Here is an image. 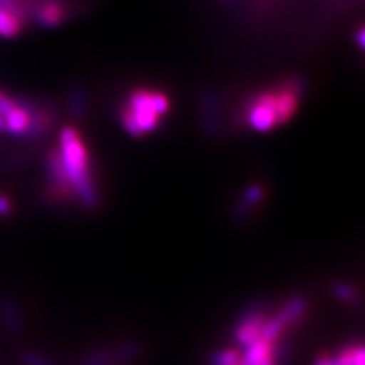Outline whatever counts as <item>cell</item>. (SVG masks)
<instances>
[{"mask_svg": "<svg viewBox=\"0 0 365 365\" xmlns=\"http://www.w3.org/2000/svg\"><path fill=\"white\" fill-rule=\"evenodd\" d=\"M111 359V349L98 347L88 351L87 355L79 361L78 365H110Z\"/></svg>", "mask_w": 365, "mask_h": 365, "instance_id": "cell-17", "label": "cell"}, {"mask_svg": "<svg viewBox=\"0 0 365 365\" xmlns=\"http://www.w3.org/2000/svg\"><path fill=\"white\" fill-rule=\"evenodd\" d=\"M170 110L168 95L160 90L135 88L127 104L120 110V120L125 131L134 137L153 133L158 128L160 120Z\"/></svg>", "mask_w": 365, "mask_h": 365, "instance_id": "cell-2", "label": "cell"}, {"mask_svg": "<svg viewBox=\"0 0 365 365\" xmlns=\"http://www.w3.org/2000/svg\"><path fill=\"white\" fill-rule=\"evenodd\" d=\"M17 106L16 98L5 93L4 90H0V118H5L8 113L13 111Z\"/></svg>", "mask_w": 365, "mask_h": 365, "instance_id": "cell-19", "label": "cell"}, {"mask_svg": "<svg viewBox=\"0 0 365 365\" xmlns=\"http://www.w3.org/2000/svg\"><path fill=\"white\" fill-rule=\"evenodd\" d=\"M265 197V190L260 185H250L244 193L241 200L237 201L236 207L233 210V218L237 221H244L248 220L251 215H253V210L256 205L264 200Z\"/></svg>", "mask_w": 365, "mask_h": 365, "instance_id": "cell-9", "label": "cell"}, {"mask_svg": "<svg viewBox=\"0 0 365 365\" xmlns=\"http://www.w3.org/2000/svg\"><path fill=\"white\" fill-rule=\"evenodd\" d=\"M314 365H334V356L329 355V353H323L315 359Z\"/></svg>", "mask_w": 365, "mask_h": 365, "instance_id": "cell-21", "label": "cell"}, {"mask_svg": "<svg viewBox=\"0 0 365 365\" xmlns=\"http://www.w3.org/2000/svg\"><path fill=\"white\" fill-rule=\"evenodd\" d=\"M330 292L335 297L336 300L344 302V303H351L356 300V289L351 287L347 282H335L330 284Z\"/></svg>", "mask_w": 365, "mask_h": 365, "instance_id": "cell-16", "label": "cell"}, {"mask_svg": "<svg viewBox=\"0 0 365 365\" xmlns=\"http://www.w3.org/2000/svg\"><path fill=\"white\" fill-rule=\"evenodd\" d=\"M241 362V353L236 349H222L213 351L209 356V365H237Z\"/></svg>", "mask_w": 365, "mask_h": 365, "instance_id": "cell-15", "label": "cell"}, {"mask_svg": "<svg viewBox=\"0 0 365 365\" xmlns=\"http://www.w3.org/2000/svg\"><path fill=\"white\" fill-rule=\"evenodd\" d=\"M245 119L248 127L256 133H269L280 125L277 111L276 88L260 91L247 104Z\"/></svg>", "mask_w": 365, "mask_h": 365, "instance_id": "cell-3", "label": "cell"}, {"mask_svg": "<svg viewBox=\"0 0 365 365\" xmlns=\"http://www.w3.org/2000/svg\"><path fill=\"white\" fill-rule=\"evenodd\" d=\"M5 131V122H4V118H0V133Z\"/></svg>", "mask_w": 365, "mask_h": 365, "instance_id": "cell-23", "label": "cell"}, {"mask_svg": "<svg viewBox=\"0 0 365 365\" xmlns=\"http://www.w3.org/2000/svg\"><path fill=\"white\" fill-rule=\"evenodd\" d=\"M267 312L264 304H256L251 306L242 314V317L237 319L235 326L233 338L237 346L247 347L251 342H255L262 332V327H264L267 322Z\"/></svg>", "mask_w": 365, "mask_h": 365, "instance_id": "cell-4", "label": "cell"}, {"mask_svg": "<svg viewBox=\"0 0 365 365\" xmlns=\"http://www.w3.org/2000/svg\"><path fill=\"white\" fill-rule=\"evenodd\" d=\"M67 110L72 118L79 119L86 113V95L83 90L73 88L67 98Z\"/></svg>", "mask_w": 365, "mask_h": 365, "instance_id": "cell-14", "label": "cell"}, {"mask_svg": "<svg viewBox=\"0 0 365 365\" xmlns=\"http://www.w3.org/2000/svg\"><path fill=\"white\" fill-rule=\"evenodd\" d=\"M358 41H359V48L364 49V46H365V41H364V29H359V32H358Z\"/></svg>", "mask_w": 365, "mask_h": 365, "instance_id": "cell-22", "label": "cell"}, {"mask_svg": "<svg viewBox=\"0 0 365 365\" xmlns=\"http://www.w3.org/2000/svg\"><path fill=\"white\" fill-rule=\"evenodd\" d=\"M44 170L48 182L51 186V193L61 201H71L75 198L71 181L64 170L58 150H51L44 158Z\"/></svg>", "mask_w": 365, "mask_h": 365, "instance_id": "cell-5", "label": "cell"}, {"mask_svg": "<svg viewBox=\"0 0 365 365\" xmlns=\"http://www.w3.org/2000/svg\"><path fill=\"white\" fill-rule=\"evenodd\" d=\"M142 353L140 342L137 341H125L120 346L111 350L110 365H127L133 362Z\"/></svg>", "mask_w": 365, "mask_h": 365, "instance_id": "cell-12", "label": "cell"}, {"mask_svg": "<svg viewBox=\"0 0 365 365\" xmlns=\"http://www.w3.org/2000/svg\"><path fill=\"white\" fill-rule=\"evenodd\" d=\"M20 359L25 365H56L48 356H44L41 353L34 350H23L20 353Z\"/></svg>", "mask_w": 365, "mask_h": 365, "instance_id": "cell-18", "label": "cell"}, {"mask_svg": "<svg viewBox=\"0 0 365 365\" xmlns=\"http://www.w3.org/2000/svg\"><path fill=\"white\" fill-rule=\"evenodd\" d=\"M16 102H17L16 108L11 113H8L4 118V122H5L4 133L21 137L23 139V135H25V133L28 131L29 123H31V111L25 104V101H23V98L16 99Z\"/></svg>", "mask_w": 365, "mask_h": 365, "instance_id": "cell-8", "label": "cell"}, {"mask_svg": "<svg viewBox=\"0 0 365 365\" xmlns=\"http://www.w3.org/2000/svg\"><path fill=\"white\" fill-rule=\"evenodd\" d=\"M307 306H309V302H307L304 295L302 294L292 295L291 299H288L282 304L280 311L276 314V317L284 324V327L288 329V326L300 322V319L306 315Z\"/></svg>", "mask_w": 365, "mask_h": 365, "instance_id": "cell-10", "label": "cell"}, {"mask_svg": "<svg viewBox=\"0 0 365 365\" xmlns=\"http://www.w3.org/2000/svg\"><path fill=\"white\" fill-rule=\"evenodd\" d=\"M364 347L349 346L334 356V365H365Z\"/></svg>", "mask_w": 365, "mask_h": 365, "instance_id": "cell-13", "label": "cell"}, {"mask_svg": "<svg viewBox=\"0 0 365 365\" xmlns=\"http://www.w3.org/2000/svg\"><path fill=\"white\" fill-rule=\"evenodd\" d=\"M28 17L41 28L60 26L66 20L68 9L61 0H26Z\"/></svg>", "mask_w": 365, "mask_h": 365, "instance_id": "cell-6", "label": "cell"}, {"mask_svg": "<svg viewBox=\"0 0 365 365\" xmlns=\"http://www.w3.org/2000/svg\"><path fill=\"white\" fill-rule=\"evenodd\" d=\"M237 365H242V364H241V362H239V364H237Z\"/></svg>", "mask_w": 365, "mask_h": 365, "instance_id": "cell-24", "label": "cell"}, {"mask_svg": "<svg viewBox=\"0 0 365 365\" xmlns=\"http://www.w3.org/2000/svg\"><path fill=\"white\" fill-rule=\"evenodd\" d=\"M11 213H13V202H11L8 197L0 193V216L6 218V216H9Z\"/></svg>", "mask_w": 365, "mask_h": 365, "instance_id": "cell-20", "label": "cell"}, {"mask_svg": "<svg viewBox=\"0 0 365 365\" xmlns=\"http://www.w3.org/2000/svg\"><path fill=\"white\" fill-rule=\"evenodd\" d=\"M66 174L71 181L75 197L86 209H96L99 204L98 190L91 173L87 148L81 134L75 127H63L58 137V148Z\"/></svg>", "mask_w": 365, "mask_h": 365, "instance_id": "cell-1", "label": "cell"}, {"mask_svg": "<svg viewBox=\"0 0 365 365\" xmlns=\"http://www.w3.org/2000/svg\"><path fill=\"white\" fill-rule=\"evenodd\" d=\"M25 17L14 9H0V37L14 38L25 26Z\"/></svg>", "mask_w": 365, "mask_h": 365, "instance_id": "cell-11", "label": "cell"}, {"mask_svg": "<svg viewBox=\"0 0 365 365\" xmlns=\"http://www.w3.org/2000/svg\"><path fill=\"white\" fill-rule=\"evenodd\" d=\"M0 319L9 335H19L23 330V317H21V307L16 297L5 294L0 297Z\"/></svg>", "mask_w": 365, "mask_h": 365, "instance_id": "cell-7", "label": "cell"}]
</instances>
